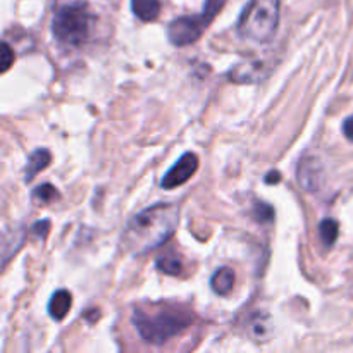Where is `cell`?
Instances as JSON below:
<instances>
[{"label": "cell", "instance_id": "obj_1", "mask_svg": "<svg viewBox=\"0 0 353 353\" xmlns=\"http://www.w3.org/2000/svg\"><path fill=\"white\" fill-rule=\"evenodd\" d=\"M179 224V205L155 203L134 214L124 230V247L134 255H143L164 245Z\"/></svg>", "mask_w": 353, "mask_h": 353}, {"label": "cell", "instance_id": "obj_2", "mask_svg": "<svg viewBox=\"0 0 353 353\" xmlns=\"http://www.w3.org/2000/svg\"><path fill=\"white\" fill-rule=\"evenodd\" d=\"M131 321L145 343L159 347L188 330L192 324V314L188 310L176 309V307H164L154 312L137 309Z\"/></svg>", "mask_w": 353, "mask_h": 353}, {"label": "cell", "instance_id": "obj_3", "mask_svg": "<svg viewBox=\"0 0 353 353\" xmlns=\"http://www.w3.org/2000/svg\"><path fill=\"white\" fill-rule=\"evenodd\" d=\"M279 0H250L238 19V33L245 40L269 43L279 26Z\"/></svg>", "mask_w": 353, "mask_h": 353}, {"label": "cell", "instance_id": "obj_4", "mask_svg": "<svg viewBox=\"0 0 353 353\" xmlns=\"http://www.w3.org/2000/svg\"><path fill=\"white\" fill-rule=\"evenodd\" d=\"M93 14L90 12L88 3L76 0L59 7L52 17V34L62 45L78 47L90 37Z\"/></svg>", "mask_w": 353, "mask_h": 353}, {"label": "cell", "instance_id": "obj_5", "mask_svg": "<svg viewBox=\"0 0 353 353\" xmlns=\"http://www.w3.org/2000/svg\"><path fill=\"white\" fill-rule=\"evenodd\" d=\"M209 21L202 16H183L169 23L168 26V37L169 41L176 47H186V45L193 43L202 37L203 31L209 26Z\"/></svg>", "mask_w": 353, "mask_h": 353}, {"label": "cell", "instance_id": "obj_6", "mask_svg": "<svg viewBox=\"0 0 353 353\" xmlns=\"http://www.w3.org/2000/svg\"><path fill=\"white\" fill-rule=\"evenodd\" d=\"M199 169V157L192 152H186L185 155L179 157V161L165 172V176L162 178L161 186L164 190H172L178 188V186L185 185L188 179L193 178V174Z\"/></svg>", "mask_w": 353, "mask_h": 353}, {"label": "cell", "instance_id": "obj_7", "mask_svg": "<svg viewBox=\"0 0 353 353\" xmlns=\"http://www.w3.org/2000/svg\"><path fill=\"white\" fill-rule=\"evenodd\" d=\"M269 64L262 59H247L230 71V79L234 83H259L268 78Z\"/></svg>", "mask_w": 353, "mask_h": 353}, {"label": "cell", "instance_id": "obj_8", "mask_svg": "<svg viewBox=\"0 0 353 353\" xmlns=\"http://www.w3.org/2000/svg\"><path fill=\"white\" fill-rule=\"evenodd\" d=\"M299 181L309 192L314 190H319V164H317L316 159L309 161V159H302L299 168Z\"/></svg>", "mask_w": 353, "mask_h": 353}, {"label": "cell", "instance_id": "obj_9", "mask_svg": "<svg viewBox=\"0 0 353 353\" xmlns=\"http://www.w3.org/2000/svg\"><path fill=\"white\" fill-rule=\"evenodd\" d=\"M50 161H52V155L47 148H38V150H34L33 154L28 157L26 171H24V181L26 183L33 181L34 176H37L38 172H41L43 169L48 168Z\"/></svg>", "mask_w": 353, "mask_h": 353}, {"label": "cell", "instance_id": "obj_10", "mask_svg": "<svg viewBox=\"0 0 353 353\" xmlns=\"http://www.w3.org/2000/svg\"><path fill=\"white\" fill-rule=\"evenodd\" d=\"M72 305V296L68 290H57L54 295L50 296V302H48V314H50L52 319L62 321L68 316L69 309Z\"/></svg>", "mask_w": 353, "mask_h": 353}, {"label": "cell", "instance_id": "obj_11", "mask_svg": "<svg viewBox=\"0 0 353 353\" xmlns=\"http://www.w3.org/2000/svg\"><path fill=\"white\" fill-rule=\"evenodd\" d=\"M133 14L143 23H150L161 16V0H131Z\"/></svg>", "mask_w": 353, "mask_h": 353}, {"label": "cell", "instance_id": "obj_12", "mask_svg": "<svg viewBox=\"0 0 353 353\" xmlns=\"http://www.w3.org/2000/svg\"><path fill=\"white\" fill-rule=\"evenodd\" d=\"M234 279H236V276H234L233 269L221 268L214 272L212 279H210V286H212V290L217 295H228L233 290Z\"/></svg>", "mask_w": 353, "mask_h": 353}, {"label": "cell", "instance_id": "obj_13", "mask_svg": "<svg viewBox=\"0 0 353 353\" xmlns=\"http://www.w3.org/2000/svg\"><path fill=\"white\" fill-rule=\"evenodd\" d=\"M155 268L168 276H178V274H181V271H183L181 259L174 254L161 255V257L157 259V262H155Z\"/></svg>", "mask_w": 353, "mask_h": 353}, {"label": "cell", "instance_id": "obj_14", "mask_svg": "<svg viewBox=\"0 0 353 353\" xmlns=\"http://www.w3.org/2000/svg\"><path fill=\"white\" fill-rule=\"evenodd\" d=\"M338 233H340V226H338L334 219H324L319 224V238L324 243V247H333L338 238Z\"/></svg>", "mask_w": 353, "mask_h": 353}, {"label": "cell", "instance_id": "obj_15", "mask_svg": "<svg viewBox=\"0 0 353 353\" xmlns=\"http://www.w3.org/2000/svg\"><path fill=\"white\" fill-rule=\"evenodd\" d=\"M31 199L38 205H47V203L54 202L55 199H59V192L55 190V186H52L50 183H45V185L37 186L31 193Z\"/></svg>", "mask_w": 353, "mask_h": 353}, {"label": "cell", "instance_id": "obj_16", "mask_svg": "<svg viewBox=\"0 0 353 353\" xmlns=\"http://www.w3.org/2000/svg\"><path fill=\"white\" fill-rule=\"evenodd\" d=\"M226 2H228V0H205V3H203L202 16L205 17L209 23H212L214 17H216L217 14L221 12V9L226 6Z\"/></svg>", "mask_w": 353, "mask_h": 353}, {"label": "cell", "instance_id": "obj_17", "mask_svg": "<svg viewBox=\"0 0 353 353\" xmlns=\"http://www.w3.org/2000/svg\"><path fill=\"white\" fill-rule=\"evenodd\" d=\"M254 217L259 223H271L274 219V209L269 203L257 202L254 207Z\"/></svg>", "mask_w": 353, "mask_h": 353}, {"label": "cell", "instance_id": "obj_18", "mask_svg": "<svg viewBox=\"0 0 353 353\" xmlns=\"http://www.w3.org/2000/svg\"><path fill=\"white\" fill-rule=\"evenodd\" d=\"M12 61H14V52L10 50V47H9V43H6V41H3L2 43V71H7V69L10 68V64H12Z\"/></svg>", "mask_w": 353, "mask_h": 353}, {"label": "cell", "instance_id": "obj_19", "mask_svg": "<svg viewBox=\"0 0 353 353\" xmlns=\"http://www.w3.org/2000/svg\"><path fill=\"white\" fill-rule=\"evenodd\" d=\"M48 228H50V223H48V221H40V223H37L31 228V231H33L34 234H38L40 238H45L48 233Z\"/></svg>", "mask_w": 353, "mask_h": 353}, {"label": "cell", "instance_id": "obj_20", "mask_svg": "<svg viewBox=\"0 0 353 353\" xmlns=\"http://www.w3.org/2000/svg\"><path fill=\"white\" fill-rule=\"evenodd\" d=\"M343 133H345V137L348 138V140L353 141V116L348 117V119H345Z\"/></svg>", "mask_w": 353, "mask_h": 353}, {"label": "cell", "instance_id": "obj_21", "mask_svg": "<svg viewBox=\"0 0 353 353\" xmlns=\"http://www.w3.org/2000/svg\"><path fill=\"white\" fill-rule=\"evenodd\" d=\"M278 181H281V174H279L278 171H271L268 176H265V183H269V185Z\"/></svg>", "mask_w": 353, "mask_h": 353}]
</instances>
